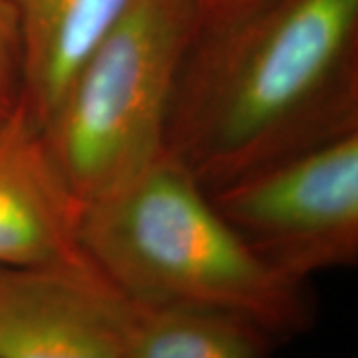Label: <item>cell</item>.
I'll list each match as a JSON object with an SVG mask.
<instances>
[{
  "mask_svg": "<svg viewBox=\"0 0 358 358\" xmlns=\"http://www.w3.org/2000/svg\"><path fill=\"white\" fill-rule=\"evenodd\" d=\"M257 255L296 281L358 261V128L209 192Z\"/></svg>",
  "mask_w": 358,
  "mask_h": 358,
  "instance_id": "obj_4",
  "label": "cell"
},
{
  "mask_svg": "<svg viewBox=\"0 0 358 358\" xmlns=\"http://www.w3.org/2000/svg\"><path fill=\"white\" fill-rule=\"evenodd\" d=\"M13 8L24 68L22 102L44 124L78 66L128 0H4Z\"/></svg>",
  "mask_w": 358,
  "mask_h": 358,
  "instance_id": "obj_7",
  "label": "cell"
},
{
  "mask_svg": "<svg viewBox=\"0 0 358 358\" xmlns=\"http://www.w3.org/2000/svg\"><path fill=\"white\" fill-rule=\"evenodd\" d=\"M80 215L22 102L0 117V268H94L80 245Z\"/></svg>",
  "mask_w": 358,
  "mask_h": 358,
  "instance_id": "obj_6",
  "label": "cell"
},
{
  "mask_svg": "<svg viewBox=\"0 0 358 358\" xmlns=\"http://www.w3.org/2000/svg\"><path fill=\"white\" fill-rule=\"evenodd\" d=\"M199 32L193 0H128L78 66L42 136L82 205L166 152L179 74Z\"/></svg>",
  "mask_w": 358,
  "mask_h": 358,
  "instance_id": "obj_3",
  "label": "cell"
},
{
  "mask_svg": "<svg viewBox=\"0 0 358 358\" xmlns=\"http://www.w3.org/2000/svg\"><path fill=\"white\" fill-rule=\"evenodd\" d=\"M24 68L22 44L13 8L0 0V117L14 112L22 103Z\"/></svg>",
  "mask_w": 358,
  "mask_h": 358,
  "instance_id": "obj_9",
  "label": "cell"
},
{
  "mask_svg": "<svg viewBox=\"0 0 358 358\" xmlns=\"http://www.w3.org/2000/svg\"><path fill=\"white\" fill-rule=\"evenodd\" d=\"M122 315L96 268H0V358H124Z\"/></svg>",
  "mask_w": 358,
  "mask_h": 358,
  "instance_id": "obj_5",
  "label": "cell"
},
{
  "mask_svg": "<svg viewBox=\"0 0 358 358\" xmlns=\"http://www.w3.org/2000/svg\"><path fill=\"white\" fill-rule=\"evenodd\" d=\"M80 245L92 267L134 303L227 310L275 341L303 334L315 322L307 282L257 255L167 150L82 205Z\"/></svg>",
  "mask_w": 358,
  "mask_h": 358,
  "instance_id": "obj_2",
  "label": "cell"
},
{
  "mask_svg": "<svg viewBox=\"0 0 358 358\" xmlns=\"http://www.w3.org/2000/svg\"><path fill=\"white\" fill-rule=\"evenodd\" d=\"M358 128V0H271L197 32L166 150L207 192Z\"/></svg>",
  "mask_w": 358,
  "mask_h": 358,
  "instance_id": "obj_1",
  "label": "cell"
},
{
  "mask_svg": "<svg viewBox=\"0 0 358 358\" xmlns=\"http://www.w3.org/2000/svg\"><path fill=\"white\" fill-rule=\"evenodd\" d=\"M267 2L271 0H193L199 20V32L231 24Z\"/></svg>",
  "mask_w": 358,
  "mask_h": 358,
  "instance_id": "obj_10",
  "label": "cell"
},
{
  "mask_svg": "<svg viewBox=\"0 0 358 358\" xmlns=\"http://www.w3.org/2000/svg\"><path fill=\"white\" fill-rule=\"evenodd\" d=\"M273 343L265 329L227 310L124 296V358H268Z\"/></svg>",
  "mask_w": 358,
  "mask_h": 358,
  "instance_id": "obj_8",
  "label": "cell"
}]
</instances>
